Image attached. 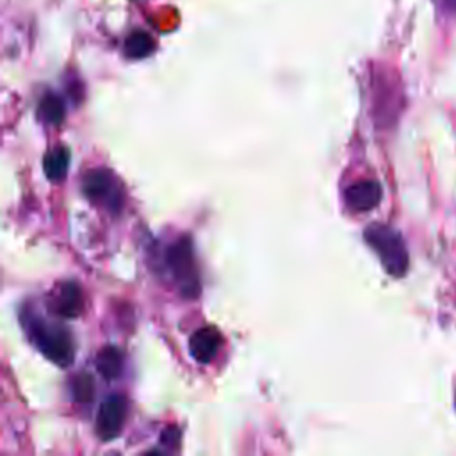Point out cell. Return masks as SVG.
I'll list each match as a JSON object with an SVG mask.
<instances>
[{
	"label": "cell",
	"mask_w": 456,
	"mask_h": 456,
	"mask_svg": "<svg viewBox=\"0 0 456 456\" xmlns=\"http://www.w3.org/2000/svg\"><path fill=\"white\" fill-rule=\"evenodd\" d=\"M84 306L82 290L75 281H66L59 287L55 308L62 317H77Z\"/></svg>",
	"instance_id": "8"
},
{
	"label": "cell",
	"mask_w": 456,
	"mask_h": 456,
	"mask_svg": "<svg viewBox=\"0 0 456 456\" xmlns=\"http://www.w3.org/2000/svg\"><path fill=\"white\" fill-rule=\"evenodd\" d=\"M126 419V401L123 395H109L98 408L96 431L102 440H110L119 435Z\"/></svg>",
	"instance_id": "5"
},
{
	"label": "cell",
	"mask_w": 456,
	"mask_h": 456,
	"mask_svg": "<svg viewBox=\"0 0 456 456\" xmlns=\"http://www.w3.org/2000/svg\"><path fill=\"white\" fill-rule=\"evenodd\" d=\"M96 369L105 379H114L123 369V353L114 346H105L96 356Z\"/></svg>",
	"instance_id": "9"
},
{
	"label": "cell",
	"mask_w": 456,
	"mask_h": 456,
	"mask_svg": "<svg viewBox=\"0 0 456 456\" xmlns=\"http://www.w3.org/2000/svg\"><path fill=\"white\" fill-rule=\"evenodd\" d=\"M221 347V335L216 328L205 326L194 331L189 338V351L191 356L200 363H208L216 358Z\"/></svg>",
	"instance_id": "7"
},
{
	"label": "cell",
	"mask_w": 456,
	"mask_h": 456,
	"mask_svg": "<svg viewBox=\"0 0 456 456\" xmlns=\"http://www.w3.org/2000/svg\"><path fill=\"white\" fill-rule=\"evenodd\" d=\"M447 2H456V0H447Z\"/></svg>",
	"instance_id": "14"
},
{
	"label": "cell",
	"mask_w": 456,
	"mask_h": 456,
	"mask_svg": "<svg viewBox=\"0 0 456 456\" xmlns=\"http://www.w3.org/2000/svg\"><path fill=\"white\" fill-rule=\"evenodd\" d=\"M45 173L50 180H61L68 173L69 167V150L66 146H57L55 150L48 151L43 162Z\"/></svg>",
	"instance_id": "10"
},
{
	"label": "cell",
	"mask_w": 456,
	"mask_h": 456,
	"mask_svg": "<svg viewBox=\"0 0 456 456\" xmlns=\"http://www.w3.org/2000/svg\"><path fill=\"white\" fill-rule=\"evenodd\" d=\"M84 194L110 212H118L123 205V191L114 178V175L107 169H93L84 176L82 182Z\"/></svg>",
	"instance_id": "4"
},
{
	"label": "cell",
	"mask_w": 456,
	"mask_h": 456,
	"mask_svg": "<svg viewBox=\"0 0 456 456\" xmlns=\"http://www.w3.org/2000/svg\"><path fill=\"white\" fill-rule=\"evenodd\" d=\"M64 103L55 93H46L37 107L39 118L48 125H59L64 119Z\"/></svg>",
	"instance_id": "11"
},
{
	"label": "cell",
	"mask_w": 456,
	"mask_h": 456,
	"mask_svg": "<svg viewBox=\"0 0 456 456\" xmlns=\"http://www.w3.org/2000/svg\"><path fill=\"white\" fill-rule=\"evenodd\" d=\"M363 239L369 248L376 251L381 265L388 274L399 278L408 271V249L403 235L397 230L387 224L374 223L365 228Z\"/></svg>",
	"instance_id": "2"
},
{
	"label": "cell",
	"mask_w": 456,
	"mask_h": 456,
	"mask_svg": "<svg viewBox=\"0 0 456 456\" xmlns=\"http://www.w3.org/2000/svg\"><path fill=\"white\" fill-rule=\"evenodd\" d=\"M166 264L180 294L187 299L198 297L201 292L200 273L189 237H180L167 248Z\"/></svg>",
	"instance_id": "3"
},
{
	"label": "cell",
	"mask_w": 456,
	"mask_h": 456,
	"mask_svg": "<svg viewBox=\"0 0 456 456\" xmlns=\"http://www.w3.org/2000/svg\"><path fill=\"white\" fill-rule=\"evenodd\" d=\"M381 196H383V189L376 180L356 182L351 187H347L344 192L346 205L354 212L372 210L374 207L379 205Z\"/></svg>",
	"instance_id": "6"
},
{
	"label": "cell",
	"mask_w": 456,
	"mask_h": 456,
	"mask_svg": "<svg viewBox=\"0 0 456 456\" xmlns=\"http://www.w3.org/2000/svg\"><path fill=\"white\" fill-rule=\"evenodd\" d=\"M73 395L77 401L84 403V401H91L93 394H94V381L89 374H80L73 379Z\"/></svg>",
	"instance_id": "13"
},
{
	"label": "cell",
	"mask_w": 456,
	"mask_h": 456,
	"mask_svg": "<svg viewBox=\"0 0 456 456\" xmlns=\"http://www.w3.org/2000/svg\"><path fill=\"white\" fill-rule=\"evenodd\" d=\"M155 50V41L146 32L135 30L126 37L125 52L130 59H142L148 57Z\"/></svg>",
	"instance_id": "12"
},
{
	"label": "cell",
	"mask_w": 456,
	"mask_h": 456,
	"mask_svg": "<svg viewBox=\"0 0 456 456\" xmlns=\"http://www.w3.org/2000/svg\"><path fill=\"white\" fill-rule=\"evenodd\" d=\"M25 328L32 344L50 362H53L59 367H68L73 362V338L62 326H55L39 317L27 315Z\"/></svg>",
	"instance_id": "1"
}]
</instances>
